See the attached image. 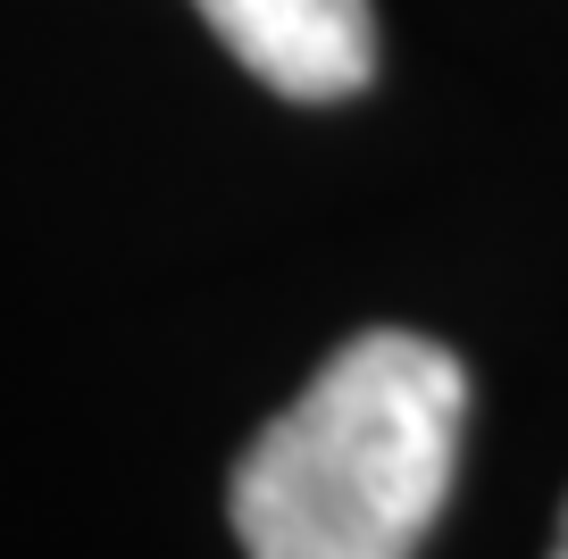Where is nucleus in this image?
Returning a JSON list of instances; mask_svg holds the SVG:
<instances>
[{"label":"nucleus","instance_id":"nucleus-1","mask_svg":"<svg viewBox=\"0 0 568 559\" xmlns=\"http://www.w3.org/2000/svg\"><path fill=\"white\" fill-rule=\"evenodd\" d=\"M468 367L402 326L352 334L234 459L243 559H418L460 476Z\"/></svg>","mask_w":568,"mask_h":559},{"label":"nucleus","instance_id":"nucleus-3","mask_svg":"<svg viewBox=\"0 0 568 559\" xmlns=\"http://www.w3.org/2000/svg\"><path fill=\"white\" fill-rule=\"evenodd\" d=\"M551 559H568V509H560V535H551Z\"/></svg>","mask_w":568,"mask_h":559},{"label":"nucleus","instance_id":"nucleus-2","mask_svg":"<svg viewBox=\"0 0 568 559\" xmlns=\"http://www.w3.org/2000/svg\"><path fill=\"white\" fill-rule=\"evenodd\" d=\"M193 9L284 101H352L376 75L368 0H193Z\"/></svg>","mask_w":568,"mask_h":559}]
</instances>
